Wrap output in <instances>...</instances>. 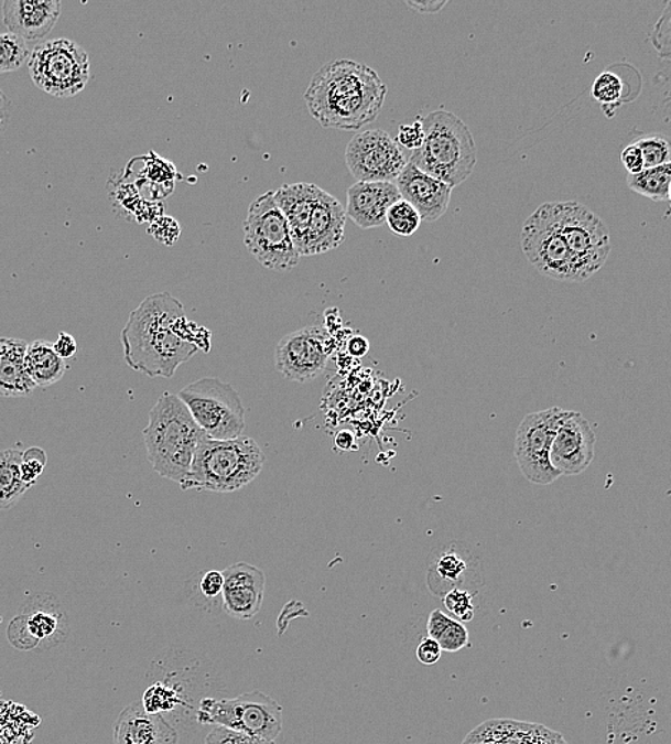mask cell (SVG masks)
I'll use <instances>...</instances> for the list:
<instances>
[{
	"label": "cell",
	"instance_id": "6da1fadb",
	"mask_svg": "<svg viewBox=\"0 0 671 744\" xmlns=\"http://www.w3.org/2000/svg\"><path fill=\"white\" fill-rule=\"evenodd\" d=\"M121 339L125 362L150 378H172L196 353L210 349L209 331L191 323L167 292L147 296L131 312Z\"/></svg>",
	"mask_w": 671,
	"mask_h": 744
},
{
	"label": "cell",
	"instance_id": "7a4b0ae2",
	"mask_svg": "<svg viewBox=\"0 0 671 744\" xmlns=\"http://www.w3.org/2000/svg\"><path fill=\"white\" fill-rule=\"evenodd\" d=\"M304 98L321 127L358 131L380 115L387 85L370 66L338 60L316 72Z\"/></svg>",
	"mask_w": 671,
	"mask_h": 744
},
{
	"label": "cell",
	"instance_id": "3957f363",
	"mask_svg": "<svg viewBox=\"0 0 671 744\" xmlns=\"http://www.w3.org/2000/svg\"><path fill=\"white\" fill-rule=\"evenodd\" d=\"M142 434L152 468L181 486L188 478L205 433L178 393L165 392L158 398Z\"/></svg>",
	"mask_w": 671,
	"mask_h": 744
},
{
	"label": "cell",
	"instance_id": "277c9868",
	"mask_svg": "<svg viewBox=\"0 0 671 744\" xmlns=\"http://www.w3.org/2000/svg\"><path fill=\"white\" fill-rule=\"evenodd\" d=\"M423 122L424 145L411 152L409 160L425 174L450 186L462 185L477 163V147L466 122L448 110H434Z\"/></svg>",
	"mask_w": 671,
	"mask_h": 744
},
{
	"label": "cell",
	"instance_id": "5b68a950",
	"mask_svg": "<svg viewBox=\"0 0 671 744\" xmlns=\"http://www.w3.org/2000/svg\"><path fill=\"white\" fill-rule=\"evenodd\" d=\"M266 455L251 436L213 440L204 435L196 451L188 478L181 484L184 492L232 493L252 483L262 472Z\"/></svg>",
	"mask_w": 671,
	"mask_h": 744
},
{
	"label": "cell",
	"instance_id": "8992f818",
	"mask_svg": "<svg viewBox=\"0 0 671 744\" xmlns=\"http://www.w3.org/2000/svg\"><path fill=\"white\" fill-rule=\"evenodd\" d=\"M243 234L248 251L268 270L288 271L299 266L301 256L274 192L258 196L249 205Z\"/></svg>",
	"mask_w": 671,
	"mask_h": 744
},
{
	"label": "cell",
	"instance_id": "52a82bcc",
	"mask_svg": "<svg viewBox=\"0 0 671 744\" xmlns=\"http://www.w3.org/2000/svg\"><path fill=\"white\" fill-rule=\"evenodd\" d=\"M178 396L209 439L235 440L246 430V408L231 384L205 377L182 388Z\"/></svg>",
	"mask_w": 671,
	"mask_h": 744
},
{
	"label": "cell",
	"instance_id": "ba28073f",
	"mask_svg": "<svg viewBox=\"0 0 671 744\" xmlns=\"http://www.w3.org/2000/svg\"><path fill=\"white\" fill-rule=\"evenodd\" d=\"M196 719L268 742H275L282 731V708L262 691H249L235 699H204Z\"/></svg>",
	"mask_w": 671,
	"mask_h": 744
},
{
	"label": "cell",
	"instance_id": "9c48e42d",
	"mask_svg": "<svg viewBox=\"0 0 671 744\" xmlns=\"http://www.w3.org/2000/svg\"><path fill=\"white\" fill-rule=\"evenodd\" d=\"M33 84L56 98H72L85 89L90 79L88 52L69 40L40 43L28 62Z\"/></svg>",
	"mask_w": 671,
	"mask_h": 744
},
{
	"label": "cell",
	"instance_id": "30bf717a",
	"mask_svg": "<svg viewBox=\"0 0 671 744\" xmlns=\"http://www.w3.org/2000/svg\"><path fill=\"white\" fill-rule=\"evenodd\" d=\"M554 209L572 254L575 280L587 281L602 270L610 256V233L598 215L574 201L554 203Z\"/></svg>",
	"mask_w": 671,
	"mask_h": 744
},
{
	"label": "cell",
	"instance_id": "8fae6325",
	"mask_svg": "<svg viewBox=\"0 0 671 744\" xmlns=\"http://www.w3.org/2000/svg\"><path fill=\"white\" fill-rule=\"evenodd\" d=\"M520 241L527 261L543 276L577 282L572 254L555 217L554 203L540 205L522 225Z\"/></svg>",
	"mask_w": 671,
	"mask_h": 744
},
{
	"label": "cell",
	"instance_id": "7c38bea8",
	"mask_svg": "<svg viewBox=\"0 0 671 744\" xmlns=\"http://www.w3.org/2000/svg\"><path fill=\"white\" fill-rule=\"evenodd\" d=\"M569 411L559 407L527 414L517 429L515 457L526 479L537 486H549L562 477L551 464V446Z\"/></svg>",
	"mask_w": 671,
	"mask_h": 744
},
{
	"label": "cell",
	"instance_id": "4fadbf2b",
	"mask_svg": "<svg viewBox=\"0 0 671 744\" xmlns=\"http://www.w3.org/2000/svg\"><path fill=\"white\" fill-rule=\"evenodd\" d=\"M345 163L357 182H397L410 160L397 139L382 129H368L349 141Z\"/></svg>",
	"mask_w": 671,
	"mask_h": 744
},
{
	"label": "cell",
	"instance_id": "5bb4252c",
	"mask_svg": "<svg viewBox=\"0 0 671 744\" xmlns=\"http://www.w3.org/2000/svg\"><path fill=\"white\" fill-rule=\"evenodd\" d=\"M329 354L328 331L310 325L285 335L277 344L275 367L290 381L310 382L325 371Z\"/></svg>",
	"mask_w": 671,
	"mask_h": 744
},
{
	"label": "cell",
	"instance_id": "9a60e30c",
	"mask_svg": "<svg viewBox=\"0 0 671 744\" xmlns=\"http://www.w3.org/2000/svg\"><path fill=\"white\" fill-rule=\"evenodd\" d=\"M596 433L582 412L569 411L551 446V464L562 477L586 472L596 455Z\"/></svg>",
	"mask_w": 671,
	"mask_h": 744
},
{
	"label": "cell",
	"instance_id": "2e32d148",
	"mask_svg": "<svg viewBox=\"0 0 671 744\" xmlns=\"http://www.w3.org/2000/svg\"><path fill=\"white\" fill-rule=\"evenodd\" d=\"M396 185L401 198L419 211L426 223H435L447 213L452 201L453 186L425 174L414 163H409L398 177Z\"/></svg>",
	"mask_w": 671,
	"mask_h": 744
},
{
	"label": "cell",
	"instance_id": "e0dca14e",
	"mask_svg": "<svg viewBox=\"0 0 671 744\" xmlns=\"http://www.w3.org/2000/svg\"><path fill=\"white\" fill-rule=\"evenodd\" d=\"M402 200L394 182H357L347 191V217L361 229L387 224L388 211Z\"/></svg>",
	"mask_w": 671,
	"mask_h": 744
},
{
	"label": "cell",
	"instance_id": "ac0fdd59",
	"mask_svg": "<svg viewBox=\"0 0 671 744\" xmlns=\"http://www.w3.org/2000/svg\"><path fill=\"white\" fill-rule=\"evenodd\" d=\"M61 9L59 0H3L2 17L9 32L36 42L54 29Z\"/></svg>",
	"mask_w": 671,
	"mask_h": 744
},
{
	"label": "cell",
	"instance_id": "d6986e66",
	"mask_svg": "<svg viewBox=\"0 0 671 744\" xmlns=\"http://www.w3.org/2000/svg\"><path fill=\"white\" fill-rule=\"evenodd\" d=\"M347 218V208L327 191L321 190L301 257L320 256L338 248L344 241Z\"/></svg>",
	"mask_w": 671,
	"mask_h": 744
},
{
	"label": "cell",
	"instance_id": "ffe728a7",
	"mask_svg": "<svg viewBox=\"0 0 671 744\" xmlns=\"http://www.w3.org/2000/svg\"><path fill=\"white\" fill-rule=\"evenodd\" d=\"M113 744H178V733L162 714L148 713L142 703H132L113 724Z\"/></svg>",
	"mask_w": 671,
	"mask_h": 744
},
{
	"label": "cell",
	"instance_id": "44dd1931",
	"mask_svg": "<svg viewBox=\"0 0 671 744\" xmlns=\"http://www.w3.org/2000/svg\"><path fill=\"white\" fill-rule=\"evenodd\" d=\"M321 188L314 184H286L274 192L275 201L290 225L292 239L300 256L309 234L311 217H313L316 201Z\"/></svg>",
	"mask_w": 671,
	"mask_h": 744
},
{
	"label": "cell",
	"instance_id": "7402d4cb",
	"mask_svg": "<svg viewBox=\"0 0 671 744\" xmlns=\"http://www.w3.org/2000/svg\"><path fill=\"white\" fill-rule=\"evenodd\" d=\"M28 348L23 339L0 341V393L3 397H26L37 387L28 373Z\"/></svg>",
	"mask_w": 671,
	"mask_h": 744
},
{
	"label": "cell",
	"instance_id": "603a6c76",
	"mask_svg": "<svg viewBox=\"0 0 671 744\" xmlns=\"http://www.w3.org/2000/svg\"><path fill=\"white\" fill-rule=\"evenodd\" d=\"M61 622L59 604L54 597L33 595L26 600L21 616L14 618L11 626L25 628L29 637L42 641L55 635Z\"/></svg>",
	"mask_w": 671,
	"mask_h": 744
},
{
	"label": "cell",
	"instance_id": "cb8c5ba5",
	"mask_svg": "<svg viewBox=\"0 0 671 744\" xmlns=\"http://www.w3.org/2000/svg\"><path fill=\"white\" fill-rule=\"evenodd\" d=\"M469 569L468 557L459 550H444L431 561L429 571H426V584L431 593L435 595H447L454 589H463L466 584Z\"/></svg>",
	"mask_w": 671,
	"mask_h": 744
},
{
	"label": "cell",
	"instance_id": "d4e9b609",
	"mask_svg": "<svg viewBox=\"0 0 671 744\" xmlns=\"http://www.w3.org/2000/svg\"><path fill=\"white\" fill-rule=\"evenodd\" d=\"M26 368L37 387H51L61 381L68 366L56 354L54 344L40 339L29 344Z\"/></svg>",
	"mask_w": 671,
	"mask_h": 744
},
{
	"label": "cell",
	"instance_id": "484cf974",
	"mask_svg": "<svg viewBox=\"0 0 671 744\" xmlns=\"http://www.w3.org/2000/svg\"><path fill=\"white\" fill-rule=\"evenodd\" d=\"M535 723L519 720H488L468 734L463 744H527Z\"/></svg>",
	"mask_w": 671,
	"mask_h": 744
},
{
	"label": "cell",
	"instance_id": "4316f807",
	"mask_svg": "<svg viewBox=\"0 0 671 744\" xmlns=\"http://www.w3.org/2000/svg\"><path fill=\"white\" fill-rule=\"evenodd\" d=\"M23 453L18 449L4 450L0 455V508L8 510L17 504L29 487L22 477Z\"/></svg>",
	"mask_w": 671,
	"mask_h": 744
},
{
	"label": "cell",
	"instance_id": "83f0119b",
	"mask_svg": "<svg viewBox=\"0 0 671 744\" xmlns=\"http://www.w3.org/2000/svg\"><path fill=\"white\" fill-rule=\"evenodd\" d=\"M426 632H429V637L439 641L443 651L457 653L469 645L467 627L441 610H434L430 614Z\"/></svg>",
	"mask_w": 671,
	"mask_h": 744
},
{
	"label": "cell",
	"instance_id": "f1b7e54d",
	"mask_svg": "<svg viewBox=\"0 0 671 744\" xmlns=\"http://www.w3.org/2000/svg\"><path fill=\"white\" fill-rule=\"evenodd\" d=\"M627 185L631 191L639 195L646 196L656 201V203H663L669 201L671 190V163L656 168H649L641 174L627 176Z\"/></svg>",
	"mask_w": 671,
	"mask_h": 744
},
{
	"label": "cell",
	"instance_id": "f546056e",
	"mask_svg": "<svg viewBox=\"0 0 671 744\" xmlns=\"http://www.w3.org/2000/svg\"><path fill=\"white\" fill-rule=\"evenodd\" d=\"M263 592L256 589H228L223 595V608L239 621L256 617L262 607Z\"/></svg>",
	"mask_w": 671,
	"mask_h": 744
},
{
	"label": "cell",
	"instance_id": "4dcf8cb0",
	"mask_svg": "<svg viewBox=\"0 0 671 744\" xmlns=\"http://www.w3.org/2000/svg\"><path fill=\"white\" fill-rule=\"evenodd\" d=\"M635 143L643 153L646 170L671 163V138L664 133H646L637 138Z\"/></svg>",
	"mask_w": 671,
	"mask_h": 744
},
{
	"label": "cell",
	"instance_id": "1f68e13d",
	"mask_svg": "<svg viewBox=\"0 0 671 744\" xmlns=\"http://www.w3.org/2000/svg\"><path fill=\"white\" fill-rule=\"evenodd\" d=\"M421 223H423V218H421L419 211L404 200L398 201L388 211L387 225L392 233L400 235V237L414 235L420 229Z\"/></svg>",
	"mask_w": 671,
	"mask_h": 744
},
{
	"label": "cell",
	"instance_id": "d6a6232c",
	"mask_svg": "<svg viewBox=\"0 0 671 744\" xmlns=\"http://www.w3.org/2000/svg\"><path fill=\"white\" fill-rule=\"evenodd\" d=\"M225 590L228 589H256L266 592V574L256 565L235 563L223 571Z\"/></svg>",
	"mask_w": 671,
	"mask_h": 744
},
{
	"label": "cell",
	"instance_id": "836d02e7",
	"mask_svg": "<svg viewBox=\"0 0 671 744\" xmlns=\"http://www.w3.org/2000/svg\"><path fill=\"white\" fill-rule=\"evenodd\" d=\"M0 47H2V55H0V71L3 74L7 72H14L25 64L28 57H31L28 42L21 36L14 35L12 32L3 33L0 37Z\"/></svg>",
	"mask_w": 671,
	"mask_h": 744
},
{
	"label": "cell",
	"instance_id": "e575fe53",
	"mask_svg": "<svg viewBox=\"0 0 671 744\" xmlns=\"http://www.w3.org/2000/svg\"><path fill=\"white\" fill-rule=\"evenodd\" d=\"M181 703L178 689L167 683L152 684L142 699L143 708L151 714L172 712Z\"/></svg>",
	"mask_w": 671,
	"mask_h": 744
},
{
	"label": "cell",
	"instance_id": "d590c367",
	"mask_svg": "<svg viewBox=\"0 0 671 744\" xmlns=\"http://www.w3.org/2000/svg\"><path fill=\"white\" fill-rule=\"evenodd\" d=\"M623 90H625V85H623L620 76L616 75L615 72L607 71L594 80L592 96L603 107H610V105L620 103Z\"/></svg>",
	"mask_w": 671,
	"mask_h": 744
},
{
	"label": "cell",
	"instance_id": "8d00e7d4",
	"mask_svg": "<svg viewBox=\"0 0 671 744\" xmlns=\"http://www.w3.org/2000/svg\"><path fill=\"white\" fill-rule=\"evenodd\" d=\"M651 45L663 61L671 62V2L665 3L650 35Z\"/></svg>",
	"mask_w": 671,
	"mask_h": 744
},
{
	"label": "cell",
	"instance_id": "74e56055",
	"mask_svg": "<svg viewBox=\"0 0 671 744\" xmlns=\"http://www.w3.org/2000/svg\"><path fill=\"white\" fill-rule=\"evenodd\" d=\"M445 608L458 622H472L474 618L473 594L469 590L454 589L444 597Z\"/></svg>",
	"mask_w": 671,
	"mask_h": 744
},
{
	"label": "cell",
	"instance_id": "f35d334b",
	"mask_svg": "<svg viewBox=\"0 0 671 744\" xmlns=\"http://www.w3.org/2000/svg\"><path fill=\"white\" fill-rule=\"evenodd\" d=\"M47 464L45 451L40 446H32L23 451L22 477L29 487L35 486L37 478L43 473Z\"/></svg>",
	"mask_w": 671,
	"mask_h": 744
},
{
	"label": "cell",
	"instance_id": "ab89813d",
	"mask_svg": "<svg viewBox=\"0 0 671 744\" xmlns=\"http://www.w3.org/2000/svg\"><path fill=\"white\" fill-rule=\"evenodd\" d=\"M205 744H275V742L262 741L227 727H214L205 737Z\"/></svg>",
	"mask_w": 671,
	"mask_h": 744
},
{
	"label": "cell",
	"instance_id": "60d3db41",
	"mask_svg": "<svg viewBox=\"0 0 671 744\" xmlns=\"http://www.w3.org/2000/svg\"><path fill=\"white\" fill-rule=\"evenodd\" d=\"M425 132L421 118H416L410 125H401L398 129L397 142L402 149H409L410 152L416 151L424 145Z\"/></svg>",
	"mask_w": 671,
	"mask_h": 744
},
{
	"label": "cell",
	"instance_id": "b9f144b4",
	"mask_svg": "<svg viewBox=\"0 0 671 744\" xmlns=\"http://www.w3.org/2000/svg\"><path fill=\"white\" fill-rule=\"evenodd\" d=\"M199 590L206 599H223L225 592V578L223 571H205L199 580Z\"/></svg>",
	"mask_w": 671,
	"mask_h": 744
},
{
	"label": "cell",
	"instance_id": "7bdbcfd3",
	"mask_svg": "<svg viewBox=\"0 0 671 744\" xmlns=\"http://www.w3.org/2000/svg\"><path fill=\"white\" fill-rule=\"evenodd\" d=\"M621 163L629 175L641 174L646 170L643 153L635 142L623 149Z\"/></svg>",
	"mask_w": 671,
	"mask_h": 744
},
{
	"label": "cell",
	"instance_id": "ee69618b",
	"mask_svg": "<svg viewBox=\"0 0 671 744\" xmlns=\"http://www.w3.org/2000/svg\"><path fill=\"white\" fill-rule=\"evenodd\" d=\"M416 659L420 660L421 665L433 666L439 664L441 656H443V649L439 645V641H435L434 638L425 637L421 640L419 647H416Z\"/></svg>",
	"mask_w": 671,
	"mask_h": 744
},
{
	"label": "cell",
	"instance_id": "f6af8a7d",
	"mask_svg": "<svg viewBox=\"0 0 671 744\" xmlns=\"http://www.w3.org/2000/svg\"><path fill=\"white\" fill-rule=\"evenodd\" d=\"M153 225L160 227V229L151 228V234L158 239V241L172 245L176 241V238H178L180 230H170L180 228V225L176 224L175 219L165 217L161 220H158V223Z\"/></svg>",
	"mask_w": 671,
	"mask_h": 744
},
{
	"label": "cell",
	"instance_id": "bcb514c9",
	"mask_svg": "<svg viewBox=\"0 0 671 744\" xmlns=\"http://www.w3.org/2000/svg\"><path fill=\"white\" fill-rule=\"evenodd\" d=\"M527 744H567L558 732L550 731L541 724H534L533 733Z\"/></svg>",
	"mask_w": 671,
	"mask_h": 744
},
{
	"label": "cell",
	"instance_id": "7dc6e473",
	"mask_svg": "<svg viewBox=\"0 0 671 744\" xmlns=\"http://www.w3.org/2000/svg\"><path fill=\"white\" fill-rule=\"evenodd\" d=\"M54 348L61 358L69 359L74 358L76 352H78V344H76V339L72 337L71 334L59 333L56 343L54 344Z\"/></svg>",
	"mask_w": 671,
	"mask_h": 744
},
{
	"label": "cell",
	"instance_id": "c3c4849f",
	"mask_svg": "<svg viewBox=\"0 0 671 744\" xmlns=\"http://www.w3.org/2000/svg\"><path fill=\"white\" fill-rule=\"evenodd\" d=\"M405 3L412 11L424 14L440 13L448 4L447 0H439V2H435V0H429V2H410V0H407Z\"/></svg>",
	"mask_w": 671,
	"mask_h": 744
},
{
	"label": "cell",
	"instance_id": "681fc988",
	"mask_svg": "<svg viewBox=\"0 0 671 744\" xmlns=\"http://www.w3.org/2000/svg\"><path fill=\"white\" fill-rule=\"evenodd\" d=\"M368 349H370V343H368L367 338L361 337V335H356V337L348 341V353L353 357H364L368 353Z\"/></svg>",
	"mask_w": 671,
	"mask_h": 744
},
{
	"label": "cell",
	"instance_id": "f907efd6",
	"mask_svg": "<svg viewBox=\"0 0 671 744\" xmlns=\"http://www.w3.org/2000/svg\"><path fill=\"white\" fill-rule=\"evenodd\" d=\"M335 445H337L338 450L351 451L356 449V435H354L351 431H339V433L335 435Z\"/></svg>",
	"mask_w": 671,
	"mask_h": 744
},
{
	"label": "cell",
	"instance_id": "816d5d0a",
	"mask_svg": "<svg viewBox=\"0 0 671 744\" xmlns=\"http://www.w3.org/2000/svg\"><path fill=\"white\" fill-rule=\"evenodd\" d=\"M669 201H670V206H671V190H670Z\"/></svg>",
	"mask_w": 671,
	"mask_h": 744
}]
</instances>
